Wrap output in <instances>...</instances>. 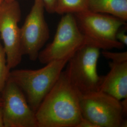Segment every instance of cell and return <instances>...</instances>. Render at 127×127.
<instances>
[{
    "label": "cell",
    "instance_id": "cell-21",
    "mask_svg": "<svg viewBox=\"0 0 127 127\" xmlns=\"http://www.w3.org/2000/svg\"><path fill=\"white\" fill-rule=\"evenodd\" d=\"M2 1V0H0V3L1 2V1Z\"/></svg>",
    "mask_w": 127,
    "mask_h": 127
},
{
    "label": "cell",
    "instance_id": "cell-16",
    "mask_svg": "<svg viewBox=\"0 0 127 127\" xmlns=\"http://www.w3.org/2000/svg\"><path fill=\"white\" fill-rule=\"evenodd\" d=\"M45 9L49 13H55L57 0H41Z\"/></svg>",
    "mask_w": 127,
    "mask_h": 127
},
{
    "label": "cell",
    "instance_id": "cell-2",
    "mask_svg": "<svg viewBox=\"0 0 127 127\" xmlns=\"http://www.w3.org/2000/svg\"><path fill=\"white\" fill-rule=\"evenodd\" d=\"M70 58L53 61L36 70H14L9 72L8 79L23 91L30 106L35 112Z\"/></svg>",
    "mask_w": 127,
    "mask_h": 127
},
{
    "label": "cell",
    "instance_id": "cell-3",
    "mask_svg": "<svg viewBox=\"0 0 127 127\" xmlns=\"http://www.w3.org/2000/svg\"><path fill=\"white\" fill-rule=\"evenodd\" d=\"M83 118L96 127H126L127 108L121 100L100 91L80 94Z\"/></svg>",
    "mask_w": 127,
    "mask_h": 127
},
{
    "label": "cell",
    "instance_id": "cell-13",
    "mask_svg": "<svg viewBox=\"0 0 127 127\" xmlns=\"http://www.w3.org/2000/svg\"><path fill=\"white\" fill-rule=\"evenodd\" d=\"M9 72L10 70L7 65L4 49L0 41V93L8 79Z\"/></svg>",
    "mask_w": 127,
    "mask_h": 127
},
{
    "label": "cell",
    "instance_id": "cell-14",
    "mask_svg": "<svg viewBox=\"0 0 127 127\" xmlns=\"http://www.w3.org/2000/svg\"><path fill=\"white\" fill-rule=\"evenodd\" d=\"M102 54L105 59L111 60L114 62H123L127 61V51L122 52H114L109 50H103Z\"/></svg>",
    "mask_w": 127,
    "mask_h": 127
},
{
    "label": "cell",
    "instance_id": "cell-18",
    "mask_svg": "<svg viewBox=\"0 0 127 127\" xmlns=\"http://www.w3.org/2000/svg\"><path fill=\"white\" fill-rule=\"evenodd\" d=\"M0 127H4L3 118H2V111L1 106H0Z\"/></svg>",
    "mask_w": 127,
    "mask_h": 127
},
{
    "label": "cell",
    "instance_id": "cell-8",
    "mask_svg": "<svg viewBox=\"0 0 127 127\" xmlns=\"http://www.w3.org/2000/svg\"><path fill=\"white\" fill-rule=\"evenodd\" d=\"M21 10L17 0H2L0 4V38L3 43L9 70L20 64L23 55L20 49V28L18 23Z\"/></svg>",
    "mask_w": 127,
    "mask_h": 127
},
{
    "label": "cell",
    "instance_id": "cell-7",
    "mask_svg": "<svg viewBox=\"0 0 127 127\" xmlns=\"http://www.w3.org/2000/svg\"><path fill=\"white\" fill-rule=\"evenodd\" d=\"M45 7L41 0H34L33 4L20 28V49L35 61L41 49L50 37V30L44 17Z\"/></svg>",
    "mask_w": 127,
    "mask_h": 127
},
{
    "label": "cell",
    "instance_id": "cell-10",
    "mask_svg": "<svg viewBox=\"0 0 127 127\" xmlns=\"http://www.w3.org/2000/svg\"><path fill=\"white\" fill-rule=\"evenodd\" d=\"M110 71L101 76L98 91H102L119 100L127 98V61L109 63Z\"/></svg>",
    "mask_w": 127,
    "mask_h": 127
},
{
    "label": "cell",
    "instance_id": "cell-6",
    "mask_svg": "<svg viewBox=\"0 0 127 127\" xmlns=\"http://www.w3.org/2000/svg\"><path fill=\"white\" fill-rule=\"evenodd\" d=\"M100 49L86 45L79 49L70 59L65 71L74 87L80 94L98 91L101 80L97 72Z\"/></svg>",
    "mask_w": 127,
    "mask_h": 127
},
{
    "label": "cell",
    "instance_id": "cell-17",
    "mask_svg": "<svg viewBox=\"0 0 127 127\" xmlns=\"http://www.w3.org/2000/svg\"><path fill=\"white\" fill-rule=\"evenodd\" d=\"M77 127H96L95 125L85 118L82 119Z\"/></svg>",
    "mask_w": 127,
    "mask_h": 127
},
{
    "label": "cell",
    "instance_id": "cell-20",
    "mask_svg": "<svg viewBox=\"0 0 127 127\" xmlns=\"http://www.w3.org/2000/svg\"><path fill=\"white\" fill-rule=\"evenodd\" d=\"M4 0V1H13V0Z\"/></svg>",
    "mask_w": 127,
    "mask_h": 127
},
{
    "label": "cell",
    "instance_id": "cell-4",
    "mask_svg": "<svg viewBox=\"0 0 127 127\" xmlns=\"http://www.w3.org/2000/svg\"><path fill=\"white\" fill-rule=\"evenodd\" d=\"M74 15L78 27L90 45L103 50L124 48L125 46L116 40V34L126 25L125 21L111 15L90 10Z\"/></svg>",
    "mask_w": 127,
    "mask_h": 127
},
{
    "label": "cell",
    "instance_id": "cell-12",
    "mask_svg": "<svg viewBox=\"0 0 127 127\" xmlns=\"http://www.w3.org/2000/svg\"><path fill=\"white\" fill-rule=\"evenodd\" d=\"M89 0H57L55 13L64 15L75 14L89 10Z\"/></svg>",
    "mask_w": 127,
    "mask_h": 127
},
{
    "label": "cell",
    "instance_id": "cell-5",
    "mask_svg": "<svg viewBox=\"0 0 127 127\" xmlns=\"http://www.w3.org/2000/svg\"><path fill=\"white\" fill-rule=\"evenodd\" d=\"M86 45L90 44L80 30L75 16L65 14L59 23L53 41L40 52L38 59L41 63L46 64L71 58Z\"/></svg>",
    "mask_w": 127,
    "mask_h": 127
},
{
    "label": "cell",
    "instance_id": "cell-11",
    "mask_svg": "<svg viewBox=\"0 0 127 127\" xmlns=\"http://www.w3.org/2000/svg\"><path fill=\"white\" fill-rule=\"evenodd\" d=\"M89 10L127 20V0H89Z\"/></svg>",
    "mask_w": 127,
    "mask_h": 127
},
{
    "label": "cell",
    "instance_id": "cell-1",
    "mask_svg": "<svg viewBox=\"0 0 127 127\" xmlns=\"http://www.w3.org/2000/svg\"><path fill=\"white\" fill-rule=\"evenodd\" d=\"M80 96L63 70L35 112L38 127H77L83 118Z\"/></svg>",
    "mask_w": 127,
    "mask_h": 127
},
{
    "label": "cell",
    "instance_id": "cell-19",
    "mask_svg": "<svg viewBox=\"0 0 127 127\" xmlns=\"http://www.w3.org/2000/svg\"><path fill=\"white\" fill-rule=\"evenodd\" d=\"M2 105V99L1 96H0V106H1Z\"/></svg>",
    "mask_w": 127,
    "mask_h": 127
},
{
    "label": "cell",
    "instance_id": "cell-15",
    "mask_svg": "<svg viewBox=\"0 0 127 127\" xmlns=\"http://www.w3.org/2000/svg\"><path fill=\"white\" fill-rule=\"evenodd\" d=\"M116 40L122 43L125 46L127 45V35L126 34V29H122L121 30V28L118 30V32L116 34Z\"/></svg>",
    "mask_w": 127,
    "mask_h": 127
},
{
    "label": "cell",
    "instance_id": "cell-9",
    "mask_svg": "<svg viewBox=\"0 0 127 127\" xmlns=\"http://www.w3.org/2000/svg\"><path fill=\"white\" fill-rule=\"evenodd\" d=\"M1 93L4 127H38L35 112L16 83L8 79Z\"/></svg>",
    "mask_w": 127,
    "mask_h": 127
}]
</instances>
